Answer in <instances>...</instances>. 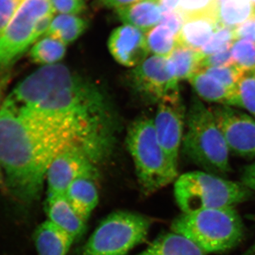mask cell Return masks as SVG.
I'll use <instances>...</instances> for the list:
<instances>
[{
  "mask_svg": "<svg viewBox=\"0 0 255 255\" xmlns=\"http://www.w3.org/2000/svg\"><path fill=\"white\" fill-rule=\"evenodd\" d=\"M186 125L182 147L188 158L209 173L223 177L231 172L226 140L209 107L195 96L189 104Z\"/></svg>",
  "mask_w": 255,
  "mask_h": 255,
  "instance_id": "4",
  "label": "cell"
},
{
  "mask_svg": "<svg viewBox=\"0 0 255 255\" xmlns=\"http://www.w3.org/2000/svg\"><path fill=\"white\" fill-rule=\"evenodd\" d=\"M236 38L235 28L220 26L200 52L204 56L231 50Z\"/></svg>",
  "mask_w": 255,
  "mask_h": 255,
  "instance_id": "28",
  "label": "cell"
},
{
  "mask_svg": "<svg viewBox=\"0 0 255 255\" xmlns=\"http://www.w3.org/2000/svg\"><path fill=\"white\" fill-rule=\"evenodd\" d=\"M171 231L192 242L208 254L231 251L241 244L245 226L235 207L182 213L171 224Z\"/></svg>",
  "mask_w": 255,
  "mask_h": 255,
  "instance_id": "3",
  "label": "cell"
},
{
  "mask_svg": "<svg viewBox=\"0 0 255 255\" xmlns=\"http://www.w3.org/2000/svg\"><path fill=\"white\" fill-rule=\"evenodd\" d=\"M1 90H0V102H1ZM1 106V105H0Z\"/></svg>",
  "mask_w": 255,
  "mask_h": 255,
  "instance_id": "43",
  "label": "cell"
},
{
  "mask_svg": "<svg viewBox=\"0 0 255 255\" xmlns=\"http://www.w3.org/2000/svg\"><path fill=\"white\" fill-rule=\"evenodd\" d=\"M66 53V45L50 36L35 43L30 50L32 61L40 65H50L58 64Z\"/></svg>",
  "mask_w": 255,
  "mask_h": 255,
  "instance_id": "24",
  "label": "cell"
},
{
  "mask_svg": "<svg viewBox=\"0 0 255 255\" xmlns=\"http://www.w3.org/2000/svg\"><path fill=\"white\" fill-rule=\"evenodd\" d=\"M188 81L198 98L215 105H227L235 90H229L219 80L201 70Z\"/></svg>",
  "mask_w": 255,
  "mask_h": 255,
  "instance_id": "20",
  "label": "cell"
},
{
  "mask_svg": "<svg viewBox=\"0 0 255 255\" xmlns=\"http://www.w3.org/2000/svg\"><path fill=\"white\" fill-rule=\"evenodd\" d=\"M72 147H78L73 136L56 124L7 99L0 106V165L6 193L20 207L28 209L39 200L50 164Z\"/></svg>",
  "mask_w": 255,
  "mask_h": 255,
  "instance_id": "2",
  "label": "cell"
},
{
  "mask_svg": "<svg viewBox=\"0 0 255 255\" xmlns=\"http://www.w3.org/2000/svg\"><path fill=\"white\" fill-rule=\"evenodd\" d=\"M53 14H49L43 16L37 21L36 26L34 28V33H33V41L36 42L38 38L43 34L46 35L48 29H49L50 24H51L52 21H53Z\"/></svg>",
  "mask_w": 255,
  "mask_h": 255,
  "instance_id": "36",
  "label": "cell"
},
{
  "mask_svg": "<svg viewBox=\"0 0 255 255\" xmlns=\"http://www.w3.org/2000/svg\"><path fill=\"white\" fill-rule=\"evenodd\" d=\"M241 181L250 190L255 191V160L243 167Z\"/></svg>",
  "mask_w": 255,
  "mask_h": 255,
  "instance_id": "35",
  "label": "cell"
},
{
  "mask_svg": "<svg viewBox=\"0 0 255 255\" xmlns=\"http://www.w3.org/2000/svg\"><path fill=\"white\" fill-rule=\"evenodd\" d=\"M95 179L80 178L70 184L65 195L70 205L85 222L99 202V193Z\"/></svg>",
  "mask_w": 255,
  "mask_h": 255,
  "instance_id": "18",
  "label": "cell"
},
{
  "mask_svg": "<svg viewBox=\"0 0 255 255\" xmlns=\"http://www.w3.org/2000/svg\"><path fill=\"white\" fill-rule=\"evenodd\" d=\"M243 255H255V243L251 248H248V251Z\"/></svg>",
  "mask_w": 255,
  "mask_h": 255,
  "instance_id": "40",
  "label": "cell"
},
{
  "mask_svg": "<svg viewBox=\"0 0 255 255\" xmlns=\"http://www.w3.org/2000/svg\"><path fill=\"white\" fill-rule=\"evenodd\" d=\"M255 18L251 0H219V23L221 26L236 28Z\"/></svg>",
  "mask_w": 255,
  "mask_h": 255,
  "instance_id": "22",
  "label": "cell"
},
{
  "mask_svg": "<svg viewBox=\"0 0 255 255\" xmlns=\"http://www.w3.org/2000/svg\"><path fill=\"white\" fill-rule=\"evenodd\" d=\"M140 0H100L101 4L109 9H116L137 2Z\"/></svg>",
  "mask_w": 255,
  "mask_h": 255,
  "instance_id": "37",
  "label": "cell"
},
{
  "mask_svg": "<svg viewBox=\"0 0 255 255\" xmlns=\"http://www.w3.org/2000/svg\"><path fill=\"white\" fill-rule=\"evenodd\" d=\"M235 65L245 73H251L255 70V42L238 39L231 48Z\"/></svg>",
  "mask_w": 255,
  "mask_h": 255,
  "instance_id": "27",
  "label": "cell"
},
{
  "mask_svg": "<svg viewBox=\"0 0 255 255\" xmlns=\"http://www.w3.org/2000/svg\"><path fill=\"white\" fill-rule=\"evenodd\" d=\"M23 0H0V34L11 21Z\"/></svg>",
  "mask_w": 255,
  "mask_h": 255,
  "instance_id": "32",
  "label": "cell"
},
{
  "mask_svg": "<svg viewBox=\"0 0 255 255\" xmlns=\"http://www.w3.org/2000/svg\"><path fill=\"white\" fill-rule=\"evenodd\" d=\"M180 0H160L162 14L172 12L177 10Z\"/></svg>",
  "mask_w": 255,
  "mask_h": 255,
  "instance_id": "38",
  "label": "cell"
},
{
  "mask_svg": "<svg viewBox=\"0 0 255 255\" xmlns=\"http://www.w3.org/2000/svg\"><path fill=\"white\" fill-rule=\"evenodd\" d=\"M6 99L71 130L96 165L113 147L114 114L108 99L97 85L65 65L42 67L20 82Z\"/></svg>",
  "mask_w": 255,
  "mask_h": 255,
  "instance_id": "1",
  "label": "cell"
},
{
  "mask_svg": "<svg viewBox=\"0 0 255 255\" xmlns=\"http://www.w3.org/2000/svg\"><path fill=\"white\" fill-rule=\"evenodd\" d=\"M54 14L49 0H23L11 21L0 34V69L9 68L34 44L37 21Z\"/></svg>",
  "mask_w": 255,
  "mask_h": 255,
  "instance_id": "8",
  "label": "cell"
},
{
  "mask_svg": "<svg viewBox=\"0 0 255 255\" xmlns=\"http://www.w3.org/2000/svg\"><path fill=\"white\" fill-rule=\"evenodd\" d=\"M45 211L48 221L71 235L81 238L86 231V223L70 205L65 194H47Z\"/></svg>",
  "mask_w": 255,
  "mask_h": 255,
  "instance_id": "15",
  "label": "cell"
},
{
  "mask_svg": "<svg viewBox=\"0 0 255 255\" xmlns=\"http://www.w3.org/2000/svg\"><path fill=\"white\" fill-rule=\"evenodd\" d=\"M232 55L231 50L220 52L214 54L204 56L200 64V70L206 68H220L233 65Z\"/></svg>",
  "mask_w": 255,
  "mask_h": 255,
  "instance_id": "31",
  "label": "cell"
},
{
  "mask_svg": "<svg viewBox=\"0 0 255 255\" xmlns=\"http://www.w3.org/2000/svg\"><path fill=\"white\" fill-rule=\"evenodd\" d=\"M127 144L143 194L155 193L179 177L177 166L159 144L152 119L135 121L128 130Z\"/></svg>",
  "mask_w": 255,
  "mask_h": 255,
  "instance_id": "6",
  "label": "cell"
},
{
  "mask_svg": "<svg viewBox=\"0 0 255 255\" xmlns=\"http://www.w3.org/2000/svg\"><path fill=\"white\" fill-rule=\"evenodd\" d=\"M226 140L230 152L243 158H255V119L236 107H209Z\"/></svg>",
  "mask_w": 255,
  "mask_h": 255,
  "instance_id": "10",
  "label": "cell"
},
{
  "mask_svg": "<svg viewBox=\"0 0 255 255\" xmlns=\"http://www.w3.org/2000/svg\"><path fill=\"white\" fill-rule=\"evenodd\" d=\"M204 57L200 51L178 44L169 58L173 64L176 76L181 81L189 80L200 70L201 62Z\"/></svg>",
  "mask_w": 255,
  "mask_h": 255,
  "instance_id": "23",
  "label": "cell"
},
{
  "mask_svg": "<svg viewBox=\"0 0 255 255\" xmlns=\"http://www.w3.org/2000/svg\"><path fill=\"white\" fill-rule=\"evenodd\" d=\"M236 38L255 42V18H252L235 28Z\"/></svg>",
  "mask_w": 255,
  "mask_h": 255,
  "instance_id": "34",
  "label": "cell"
},
{
  "mask_svg": "<svg viewBox=\"0 0 255 255\" xmlns=\"http://www.w3.org/2000/svg\"><path fill=\"white\" fill-rule=\"evenodd\" d=\"M117 16L124 24L147 33L160 23L162 18L160 0H140L116 9Z\"/></svg>",
  "mask_w": 255,
  "mask_h": 255,
  "instance_id": "16",
  "label": "cell"
},
{
  "mask_svg": "<svg viewBox=\"0 0 255 255\" xmlns=\"http://www.w3.org/2000/svg\"><path fill=\"white\" fill-rule=\"evenodd\" d=\"M251 73V74H252V75H253V76H254V77H255V70H254V71L252 72V73Z\"/></svg>",
  "mask_w": 255,
  "mask_h": 255,
  "instance_id": "42",
  "label": "cell"
},
{
  "mask_svg": "<svg viewBox=\"0 0 255 255\" xmlns=\"http://www.w3.org/2000/svg\"><path fill=\"white\" fill-rule=\"evenodd\" d=\"M138 255H206L189 239L172 232L161 235Z\"/></svg>",
  "mask_w": 255,
  "mask_h": 255,
  "instance_id": "19",
  "label": "cell"
},
{
  "mask_svg": "<svg viewBox=\"0 0 255 255\" xmlns=\"http://www.w3.org/2000/svg\"><path fill=\"white\" fill-rule=\"evenodd\" d=\"M186 115L187 112L179 92L159 102L155 119H152L159 144L171 162L177 167Z\"/></svg>",
  "mask_w": 255,
  "mask_h": 255,
  "instance_id": "11",
  "label": "cell"
},
{
  "mask_svg": "<svg viewBox=\"0 0 255 255\" xmlns=\"http://www.w3.org/2000/svg\"><path fill=\"white\" fill-rule=\"evenodd\" d=\"M33 241L38 255H67L75 239L48 220L35 230Z\"/></svg>",
  "mask_w": 255,
  "mask_h": 255,
  "instance_id": "17",
  "label": "cell"
},
{
  "mask_svg": "<svg viewBox=\"0 0 255 255\" xmlns=\"http://www.w3.org/2000/svg\"><path fill=\"white\" fill-rule=\"evenodd\" d=\"M0 189L6 191V185H5V178L3 176L1 167L0 165Z\"/></svg>",
  "mask_w": 255,
  "mask_h": 255,
  "instance_id": "39",
  "label": "cell"
},
{
  "mask_svg": "<svg viewBox=\"0 0 255 255\" xmlns=\"http://www.w3.org/2000/svg\"><path fill=\"white\" fill-rule=\"evenodd\" d=\"M146 33L147 47L153 55L169 58L177 46V35L163 24L159 23Z\"/></svg>",
  "mask_w": 255,
  "mask_h": 255,
  "instance_id": "25",
  "label": "cell"
},
{
  "mask_svg": "<svg viewBox=\"0 0 255 255\" xmlns=\"http://www.w3.org/2000/svg\"><path fill=\"white\" fill-rule=\"evenodd\" d=\"M227 105L246 110L255 119V78L251 73L238 82Z\"/></svg>",
  "mask_w": 255,
  "mask_h": 255,
  "instance_id": "26",
  "label": "cell"
},
{
  "mask_svg": "<svg viewBox=\"0 0 255 255\" xmlns=\"http://www.w3.org/2000/svg\"><path fill=\"white\" fill-rule=\"evenodd\" d=\"M98 172L83 150L69 147L57 155L46 174L47 194H65L70 184L80 178L97 179Z\"/></svg>",
  "mask_w": 255,
  "mask_h": 255,
  "instance_id": "12",
  "label": "cell"
},
{
  "mask_svg": "<svg viewBox=\"0 0 255 255\" xmlns=\"http://www.w3.org/2000/svg\"><path fill=\"white\" fill-rule=\"evenodd\" d=\"M52 9L59 14L78 15L85 9L84 0H49Z\"/></svg>",
  "mask_w": 255,
  "mask_h": 255,
  "instance_id": "30",
  "label": "cell"
},
{
  "mask_svg": "<svg viewBox=\"0 0 255 255\" xmlns=\"http://www.w3.org/2000/svg\"><path fill=\"white\" fill-rule=\"evenodd\" d=\"M108 47L114 60L127 68H135L147 59L150 53L145 33L127 24L112 31Z\"/></svg>",
  "mask_w": 255,
  "mask_h": 255,
  "instance_id": "13",
  "label": "cell"
},
{
  "mask_svg": "<svg viewBox=\"0 0 255 255\" xmlns=\"http://www.w3.org/2000/svg\"><path fill=\"white\" fill-rule=\"evenodd\" d=\"M87 27V22L83 18L75 15L58 14L53 18L45 36L58 39L67 46L76 41Z\"/></svg>",
  "mask_w": 255,
  "mask_h": 255,
  "instance_id": "21",
  "label": "cell"
},
{
  "mask_svg": "<svg viewBox=\"0 0 255 255\" xmlns=\"http://www.w3.org/2000/svg\"><path fill=\"white\" fill-rule=\"evenodd\" d=\"M130 86L143 100L159 104L179 92V80L169 58L152 55L130 73Z\"/></svg>",
  "mask_w": 255,
  "mask_h": 255,
  "instance_id": "9",
  "label": "cell"
},
{
  "mask_svg": "<svg viewBox=\"0 0 255 255\" xmlns=\"http://www.w3.org/2000/svg\"><path fill=\"white\" fill-rule=\"evenodd\" d=\"M201 70L214 77L225 87L231 90L236 89L238 82L247 74L235 64L229 66L206 68Z\"/></svg>",
  "mask_w": 255,
  "mask_h": 255,
  "instance_id": "29",
  "label": "cell"
},
{
  "mask_svg": "<svg viewBox=\"0 0 255 255\" xmlns=\"http://www.w3.org/2000/svg\"><path fill=\"white\" fill-rule=\"evenodd\" d=\"M161 24L168 27L169 29L172 30L174 33L179 36V32L182 29L183 24H184V18L182 15L175 10L172 12L166 13L162 14V20H161Z\"/></svg>",
  "mask_w": 255,
  "mask_h": 255,
  "instance_id": "33",
  "label": "cell"
},
{
  "mask_svg": "<svg viewBox=\"0 0 255 255\" xmlns=\"http://www.w3.org/2000/svg\"><path fill=\"white\" fill-rule=\"evenodd\" d=\"M251 2L253 3V6H254L255 10V0H251Z\"/></svg>",
  "mask_w": 255,
  "mask_h": 255,
  "instance_id": "41",
  "label": "cell"
},
{
  "mask_svg": "<svg viewBox=\"0 0 255 255\" xmlns=\"http://www.w3.org/2000/svg\"><path fill=\"white\" fill-rule=\"evenodd\" d=\"M221 26L218 15L205 13L192 15L184 18L178 44L200 51L215 31Z\"/></svg>",
  "mask_w": 255,
  "mask_h": 255,
  "instance_id": "14",
  "label": "cell"
},
{
  "mask_svg": "<svg viewBox=\"0 0 255 255\" xmlns=\"http://www.w3.org/2000/svg\"><path fill=\"white\" fill-rule=\"evenodd\" d=\"M174 195L182 213L236 207L253 195L241 182L229 180L204 171H193L179 176L174 184Z\"/></svg>",
  "mask_w": 255,
  "mask_h": 255,
  "instance_id": "5",
  "label": "cell"
},
{
  "mask_svg": "<svg viewBox=\"0 0 255 255\" xmlns=\"http://www.w3.org/2000/svg\"><path fill=\"white\" fill-rule=\"evenodd\" d=\"M152 221L147 216L119 211L105 218L84 247L82 255H126L143 243Z\"/></svg>",
  "mask_w": 255,
  "mask_h": 255,
  "instance_id": "7",
  "label": "cell"
}]
</instances>
